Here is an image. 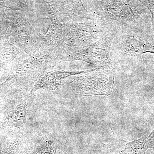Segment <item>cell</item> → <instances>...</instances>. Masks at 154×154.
Listing matches in <instances>:
<instances>
[{
    "label": "cell",
    "instance_id": "obj_5",
    "mask_svg": "<svg viewBox=\"0 0 154 154\" xmlns=\"http://www.w3.org/2000/svg\"><path fill=\"white\" fill-rule=\"evenodd\" d=\"M98 68L92 69L85 71H54L50 72L42 77L38 80L32 89L31 93H34L36 90L40 88H46L52 89L57 86L63 79L74 75L86 73L89 72L94 71Z\"/></svg>",
    "mask_w": 154,
    "mask_h": 154
},
{
    "label": "cell",
    "instance_id": "obj_1",
    "mask_svg": "<svg viewBox=\"0 0 154 154\" xmlns=\"http://www.w3.org/2000/svg\"><path fill=\"white\" fill-rule=\"evenodd\" d=\"M114 82L111 72L98 68L79 78L75 89L83 96H109L113 91Z\"/></svg>",
    "mask_w": 154,
    "mask_h": 154
},
{
    "label": "cell",
    "instance_id": "obj_8",
    "mask_svg": "<svg viewBox=\"0 0 154 154\" xmlns=\"http://www.w3.org/2000/svg\"></svg>",
    "mask_w": 154,
    "mask_h": 154
},
{
    "label": "cell",
    "instance_id": "obj_2",
    "mask_svg": "<svg viewBox=\"0 0 154 154\" xmlns=\"http://www.w3.org/2000/svg\"><path fill=\"white\" fill-rule=\"evenodd\" d=\"M116 32H109L93 43L87 49L74 57V60L85 61L98 68L109 67L112 63L110 51Z\"/></svg>",
    "mask_w": 154,
    "mask_h": 154
},
{
    "label": "cell",
    "instance_id": "obj_7",
    "mask_svg": "<svg viewBox=\"0 0 154 154\" xmlns=\"http://www.w3.org/2000/svg\"><path fill=\"white\" fill-rule=\"evenodd\" d=\"M143 2L151 14L152 26L154 28V0H143Z\"/></svg>",
    "mask_w": 154,
    "mask_h": 154
},
{
    "label": "cell",
    "instance_id": "obj_6",
    "mask_svg": "<svg viewBox=\"0 0 154 154\" xmlns=\"http://www.w3.org/2000/svg\"><path fill=\"white\" fill-rule=\"evenodd\" d=\"M149 149L154 151V129L149 134L127 143L125 149L119 154H145Z\"/></svg>",
    "mask_w": 154,
    "mask_h": 154
},
{
    "label": "cell",
    "instance_id": "obj_4",
    "mask_svg": "<svg viewBox=\"0 0 154 154\" xmlns=\"http://www.w3.org/2000/svg\"><path fill=\"white\" fill-rule=\"evenodd\" d=\"M103 16L106 19L118 21L123 26L132 25L140 17V12L127 0H111L105 5Z\"/></svg>",
    "mask_w": 154,
    "mask_h": 154
},
{
    "label": "cell",
    "instance_id": "obj_3",
    "mask_svg": "<svg viewBox=\"0 0 154 154\" xmlns=\"http://www.w3.org/2000/svg\"><path fill=\"white\" fill-rule=\"evenodd\" d=\"M119 51L125 58L139 57L146 53L154 54V42L138 32L133 25L124 26Z\"/></svg>",
    "mask_w": 154,
    "mask_h": 154
}]
</instances>
